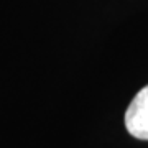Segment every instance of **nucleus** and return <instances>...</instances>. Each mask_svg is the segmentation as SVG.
<instances>
[{
	"mask_svg": "<svg viewBox=\"0 0 148 148\" xmlns=\"http://www.w3.org/2000/svg\"><path fill=\"white\" fill-rule=\"evenodd\" d=\"M125 128L132 137L148 140V86L140 89L125 112Z\"/></svg>",
	"mask_w": 148,
	"mask_h": 148,
	"instance_id": "f257e3e1",
	"label": "nucleus"
}]
</instances>
